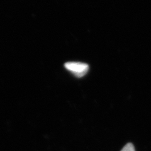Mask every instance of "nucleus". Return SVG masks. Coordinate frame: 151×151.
Wrapping results in <instances>:
<instances>
[{
  "label": "nucleus",
  "instance_id": "2",
  "mask_svg": "<svg viewBox=\"0 0 151 151\" xmlns=\"http://www.w3.org/2000/svg\"><path fill=\"white\" fill-rule=\"evenodd\" d=\"M121 151H135V150L133 144L132 143H128L123 147Z\"/></svg>",
  "mask_w": 151,
  "mask_h": 151
},
{
  "label": "nucleus",
  "instance_id": "1",
  "mask_svg": "<svg viewBox=\"0 0 151 151\" xmlns=\"http://www.w3.org/2000/svg\"><path fill=\"white\" fill-rule=\"evenodd\" d=\"M65 68L78 78L86 75L89 70L88 64L79 62H68L65 64Z\"/></svg>",
  "mask_w": 151,
  "mask_h": 151
}]
</instances>
